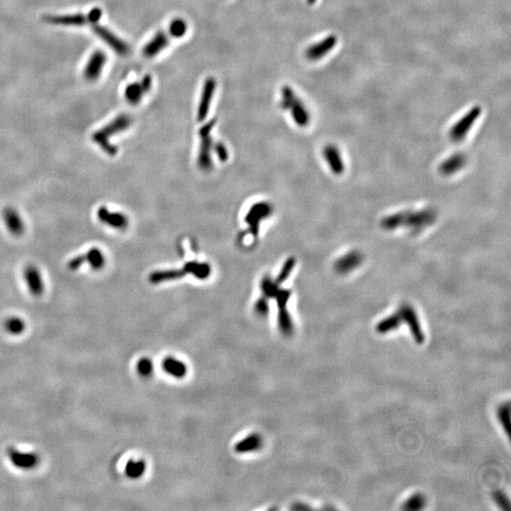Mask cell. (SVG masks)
Returning <instances> with one entry per match:
<instances>
[{
	"mask_svg": "<svg viewBox=\"0 0 511 511\" xmlns=\"http://www.w3.org/2000/svg\"><path fill=\"white\" fill-rule=\"evenodd\" d=\"M132 118L127 114H120L109 122L104 127L101 128L92 135L94 143L102 150L109 156H115L118 153V148L110 142L112 137L127 130L132 124Z\"/></svg>",
	"mask_w": 511,
	"mask_h": 511,
	"instance_id": "obj_1",
	"label": "cell"
},
{
	"mask_svg": "<svg viewBox=\"0 0 511 511\" xmlns=\"http://www.w3.org/2000/svg\"><path fill=\"white\" fill-rule=\"evenodd\" d=\"M436 219L432 210H422L417 212L397 213L383 219L382 225L385 229H395L400 226H406L414 230H419L428 224H432Z\"/></svg>",
	"mask_w": 511,
	"mask_h": 511,
	"instance_id": "obj_2",
	"label": "cell"
},
{
	"mask_svg": "<svg viewBox=\"0 0 511 511\" xmlns=\"http://www.w3.org/2000/svg\"><path fill=\"white\" fill-rule=\"evenodd\" d=\"M280 105L283 110L291 112L295 122L300 127H305L309 124V114L301 100H299L295 91L288 85L281 88Z\"/></svg>",
	"mask_w": 511,
	"mask_h": 511,
	"instance_id": "obj_3",
	"label": "cell"
},
{
	"mask_svg": "<svg viewBox=\"0 0 511 511\" xmlns=\"http://www.w3.org/2000/svg\"><path fill=\"white\" fill-rule=\"evenodd\" d=\"M102 15V11L100 8H93L88 13H74V14H60V15H45L43 20L51 25L57 26H84L86 24H97Z\"/></svg>",
	"mask_w": 511,
	"mask_h": 511,
	"instance_id": "obj_4",
	"label": "cell"
},
{
	"mask_svg": "<svg viewBox=\"0 0 511 511\" xmlns=\"http://www.w3.org/2000/svg\"><path fill=\"white\" fill-rule=\"evenodd\" d=\"M217 122L216 118H212L207 123L203 125L199 130L200 136V149L198 153V166L203 170H210L212 168V137L211 131Z\"/></svg>",
	"mask_w": 511,
	"mask_h": 511,
	"instance_id": "obj_5",
	"label": "cell"
},
{
	"mask_svg": "<svg viewBox=\"0 0 511 511\" xmlns=\"http://www.w3.org/2000/svg\"><path fill=\"white\" fill-rule=\"evenodd\" d=\"M292 292L286 289H278L274 298L278 306V325L282 333L290 335L293 332V323L287 309V304Z\"/></svg>",
	"mask_w": 511,
	"mask_h": 511,
	"instance_id": "obj_6",
	"label": "cell"
},
{
	"mask_svg": "<svg viewBox=\"0 0 511 511\" xmlns=\"http://www.w3.org/2000/svg\"><path fill=\"white\" fill-rule=\"evenodd\" d=\"M273 207L270 204L266 202L256 203L251 206L249 211L245 216V222L249 225V230L254 237L258 234L259 223L270 217L272 214Z\"/></svg>",
	"mask_w": 511,
	"mask_h": 511,
	"instance_id": "obj_7",
	"label": "cell"
},
{
	"mask_svg": "<svg viewBox=\"0 0 511 511\" xmlns=\"http://www.w3.org/2000/svg\"><path fill=\"white\" fill-rule=\"evenodd\" d=\"M7 456L13 467L23 470H31L38 467L41 461L36 453L21 452L13 447L8 448Z\"/></svg>",
	"mask_w": 511,
	"mask_h": 511,
	"instance_id": "obj_8",
	"label": "cell"
},
{
	"mask_svg": "<svg viewBox=\"0 0 511 511\" xmlns=\"http://www.w3.org/2000/svg\"><path fill=\"white\" fill-rule=\"evenodd\" d=\"M92 30L96 33L97 36L105 43L107 46H109L116 53L125 56L130 52V47L127 43L120 39L114 32L108 30L104 26L94 24Z\"/></svg>",
	"mask_w": 511,
	"mask_h": 511,
	"instance_id": "obj_9",
	"label": "cell"
},
{
	"mask_svg": "<svg viewBox=\"0 0 511 511\" xmlns=\"http://www.w3.org/2000/svg\"><path fill=\"white\" fill-rule=\"evenodd\" d=\"M481 113L482 109L479 106L471 108L467 115L462 117L450 130V138L454 141H461L466 137L469 129L472 127L473 123L476 121Z\"/></svg>",
	"mask_w": 511,
	"mask_h": 511,
	"instance_id": "obj_10",
	"label": "cell"
},
{
	"mask_svg": "<svg viewBox=\"0 0 511 511\" xmlns=\"http://www.w3.org/2000/svg\"><path fill=\"white\" fill-rule=\"evenodd\" d=\"M152 84H153V81H152L151 75H145L142 78L141 82L133 83V84L127 85L125 92H124V96H125L126 101L131 105L139 104L143 96L146 93L150 92V90L152 88Z\"/></svg>",
	"mask_w": 511,
	"mask_h": 511,
	"instance_id": "obj_11",
	"label": "cell"
},
{
	"mask_svg": "<svg viewBox=\"0 0 511 511\" xmlns=\"http://www.w3.org/2000/svg\"><path fill=\"white\" fill-rule=\"evenodd\" d=\"M399 313L401 314L403 321H405V323L408 325L415 343L421 345L425 340V336L419 324L415 309L409 305H403L399 310Z\"/></svg>",
	"mask_w": 511,
	"mask_h": 511,
	"instance_id": "obj_12",
	"label": "cell"
},
{
	"mask_svg": "<svg viewBox=\"0 0 511 511\" xmlns=\"http://www.w3.org/2000/svg\"><path fill=\"white\" fill-rule=\"evenodd\" d=\"M97 217L102 224L117 230H124L129 225V220L126 215L117 211H111L106 206H101L98 209Z\"/></svg>",
	"mask_w": 511,
	"mask_h": 511,
	"instance_id": "obj_13",
	"label": "cell"
},
{
	"mask_svg": "<svg viewBox=\"0 0 511 511\" xmlns=\"http://www.w3.org/2000/svg\"><path fill=\"white\" fill-rule=\"evenodd\" d=\"M2 218L10 234L14 237H21L25 234L26 225L24 220L14 207L7 206L2 211Z\"/></svg>",
	"mask_w": 511,
	"mask_h": 511,
	"instance_id": "obj_14",
	"label": "cell"
},
{
	"mask_svg": "<svg viewBox=\"0 0 511 511\" xmlns=\"http://www.w3.org/2000/svg\"><path fill=\"white\" fill-rule=\"evenodd\" d=\"M24 279L33 297L39 298L42 296L45 291V283L38 267L33 264H29L24 269Z\"/></svg>",
	"mask_w": 511,
	"mask_h": 511,
	"instance_id": "obj_15",
	"label": "cell"
},
{
	"mask_svg": "<svg viewBox=\"0 0 511 511\" xmlns=\"http://www.w3.org/2000/svg\"><path fill=\"white\" fill-rule=\"evenodd\" d=\"M107 56L102 51H97L91 55L84 70L85 80L89 82L97 81L104 68L106 64Z\"/></svg>",
	"mask_w": 511,
	"mask_h": 511,
	"instance_id": "obj_16",
	"label": "cell"
},
{
	"mask_svg": "<svg viewBox=\"0 0 511 511\" xmlns=\"http://www.w3.org/2000/svg\"><path fill=\"white\" fill-rule=\"evenodd\" d=\"M216 85H217V83L212 77L207 78L204 84L201 100H200L198 111H197V119L200 122L204 120L205 117H207V115H208L213 94L216 89Z\"/></svg>",
	"mask_w": 511,
	"mask_h": 511,
	"instance_id": "obj_17",
	"label": "cell"
},
{
	"mask_svg": "<svg viewBox=\"0 0 511 511\" xmlns=\"http://www.w3.org/2000/svg\"><path fill=\"white\" fill-rule=\"evenodd\" d=\"M337 43V37L335 35H329L322 41L313 44L309 47L305 52V56L310 61H317L323 58L326 54L335 47Z\"/></svg>",
	"mask_w": 511,
	"mask_h": 511,
	"instance_id": "obj_18",
	"label": "cell"
},
{
	"mask_svg": "<svg viewBox=\"0 0 511 511\" xmlns=\"http://www.w3.org/2000/svg\"><path fill=\"white\" fill-rule=\"evenodd\" d=\"M169 37L167 33L158 32L147 43L143 49V55L146 58H153L163 51L169 46Z\"/></svg>",
	"mask_w": 511,
	"mask_h": 511,
	"instance_id": "obj_19",
	"label": "cell"
},
{
	"mask_svg": "<svg viewBox=\"0 0 511 511\" xmlns=\"http://www.w3.org/2000/svg\"><path fill=\"white\" fill-rule=\"evenodd\" d=\"M362 260V255L357 251H353L340 257L335 262L334 268L340 274H347L359 266Z\"/></svg>",
	"mask_w": 511,
	"mask_h": 511,
	"instance_id": "obj_20",
	"label": "cell"
},
{
	"mask_svg": "<svg viewBox=\"0 0 511 511\" xmlns=\"http://www.w3.org/2000/svg\"><path fill=\"white\" fill-rule=\"evenodd\" d=\"M324 157L327 160L330 170L334 174H342L345 170V166L341 157L340 152L335 146L328 145L323 151Z\"/></svg>",
	"mask_w": 511,
	"mask_h": 511,
	"instance_id": "obj_21",
	"label": "cell"
},
{
	"mask_svg": "<svg viewBox=\"0 0 511 511\" xmlns=\"http://www.w3.org/2000/svg\"><path fill=\"white\" fill-rule=\"evenodd\" d=\"M83 260H84V264L87 263L93 271H96V272L101 271L103 267L105 266V263H106L105 256L103 254V252L98 247L90 248L87 252H85V254L83 255Z\"/></svg>",
	"mask_w": 511,
	"mask_h": 511,
	"instance_id": "obj_22",
	"label": "cell"
},
{
	"mask_svg": "<svg viewBox=\"0 0 511 511\" xmlns=\"http://www.w3.org/2000/svg\"><path fill=\"white\" fill-rule=\"evenodd\" d=\"M162 367L165 370V372L177 379L184 378L188 371L187 365L173 357H167L162 362Z\"/></svg>",
	"mask_w": 511,
	"mask_h": 511,
	"instance_id": "obj_23",
	"label": "cell"
},
{
	"mask_svg": "<svg viewBox=\"0 0 511 511\" xmlns=\"http://www.w3.org/2000/svg\"><path fill=\"white\" fill-rule=\"evenodd\" d=\"M183 268L187 275H192L193 277L201 280L206 279L211 274V267L205 262L190 261L186 263Z\"/></svg>",
	"mask_w": 511,
	"mask_h": 511,
	"instance_id": "obj_24",
	"label": "cell"
},
{
	"mask_svg": "<svg viewBox=\"0 0 511 511\" xmlns=\"http://www.w3.org/2000/svg\"><path fill=\"white\" fill-rule=\"evenodd\" d=\"M187 275L184 268L180 270H163V271H155L153 272L150 275L149 280L153 284H158L161 282L170 281V280H175L178 278H182Z\"/></svg>",
	"mask_w": 511,
	"mask_h": 511,
	"instance_id": "obj_25",
	"label": "cell"
},
{
	"mask_svg": "<svg viewBox=\"0 0 511 511\" xmlns=\"http://www.w3.org/2000/svg\"><path fill=\"white\" fill-rule=\"evenodd\" d=\"M465 164H466L465 155L462 153H457V154H454L453 156H450L447 160H445L441 164L439 170L441 173H443L445 175H450V174L457 172L461 168H463Z\"/></svg>",
	"mask_w": 511,
	"mask_h": 511,
	"instance_id": "obj_26",
	"label": "cell"
},
{
	"mask_svg": "<svg viewBox=\"0 0 511 511\" xmlns=\"http://www.w3.org/2000/svg\"><path fill=\"white\" fill-rule=\"evenodd\" d=\"M261 446V437L257 434H252L243 440L238 442L235 446V451L239 454L252 453L258 450Z\"/></svg>",
	"mask_w": 511,
	"mask_h": 511,
	"instance_id": "obj_27",
	"label": "cell"
},
{
	"mask_svg": "<svg viewBox=\"0 0 511 511\" xmlns=\"http://www.w3.org/2000/svg\"><path fill=\"white\" fill-rule=\"evenodd\" d=\"M403 323V319L399 312L387 316L386 318L380 321L376 327V330L380 334H385L398 329Z\"/></svg>",
	"mask_w": 511,
	"mask_h": 511,
	"instance_id": "obj_28",
	"label": "cell"
},
{
	"mask_svg": "<svg viewBox=\"0 0 511 511\" xmlns=\"http://www.w3.org/2000/svg\"><path fill=\"white\" fill-rule=\"evenodd\" d=\"M146 470V464L142 460H130L125 466V474L130 479H138Z\"/></svg>",
	"mask_w": 511,
	"mask_h": 511,
	"instance_id": "obj_29",
	"label": "cell"
},
{
	"mask_svg": "<svg viewBox=\"0 0 511 511\" xmlns=\"http://www.w3.org/2000/svg\"><path fill=\"white\" fill-rule=\"evenodd\" d=\"M26 322L18 316H11L5 321L4 328L11 335H20L26 330Z\"/></svg>",
	"mask_w": 511,
	"mask_h": 511,
	"instance_id": "obj_30",
	"label": "cell"
},
{
	"mask_svg": "<svg viewBox=\"0 0 511 511\" xmlns=\"http://www.w3.org/2000/svg\"><path fill=\"white\" fill-rule=\"evenodd\" d=\"M497 415H498L499 421H500L502 426L504 427L507 435L510 436L511 427V405H510V403H506V404L501 405L500 407L498 408Z\"/></svg>",
	"mask_w": 511,
	"mask_h": 511,
	"instance_id": "obj_31",
	"label": "cell"
},
{
	"mask_svg": "<svg viewBox=\"0 0 511 511\" xmlns=\"http://www.w3.org/2000/svg\"><path fill=\"white\" fill-rule=\"evenodd\" d=\"M188 31V25L182 18H175L170 22L169 34L173 38H181Z\"/></svg>",
	"mask_w": 511,
	"mask_h": 511,
	"instance_id": "obj_32",
	"label": "cell"
},
{
	"mask_svg": "<svg viewBox=\"0 0 511 511\" xmlns=\"http://www.w3.org/2000/svg\"><path fill=\"white\" fill-rule=\"evenodd\" d=\"M426 505L425 497L422 494L416 493L406 501L403 507L405 511H419L422 510Z\"/></svg>",
	"mask_w": 511,
	"mask_h": 511,
	"instance_id": "obj_33",
	"label": "cell"
},
{
	"mask_svg": "<svg viewBox=\"0 0 511 511\" xmlns=\"http://www.w3.org/2000/svg\"><path fill=\"white\" fill-rule=\"evenodd\" d=\"M278 286L279 285H277L276 281H273L270 277H263L260 283V289L263 297L265 298H274L279 288Z\"/></svg>",
	"mask_w": 511,
	"mask_h": 511,
	"instance_id": "obj_34",
	"label": "cell"
},
{
	"mask_svg": "<svg viewBox=\"0 0 511 511\" xmlns=\"http://www.w3.org/2000/svg\"><path fill=\"white\" fill-rule=\"evenodd\" d=\"M295 266H296V258L295 257L288 258L287 260L285 261V263L283 264V266L281 268L277 279H276V283L277 285H280L282 282H284L287 279L290 274L292 273V271L294 270Z\"/></svg>",
	"mask_w": 511,
	"mask_h": 511,
	"instance_id": "obj_35",
	"label": "cell"
},
{
	"mask_svg": "<svg viewBox=\"0 0 511 511\" xmlns=\"http://www.w3.org/2000/svg\"><path fill=\"white\" fill-rule=\"evenodd\" d=\"M153 370V362L149 358H141L139 359V362L137 363V371L139 373V376L147 378L151 376Z\"/></svg>",
	"mask_w": 511,
	"mask_h": 511,
	"instance_id": "obj_36",
	"label": "cell"
},
{
	"mask_svg": "<svg viewBox=\"0 0 511 511\" xmlns=\"http://www.w3.org/2000/svg\"><path fill=\"white\" fill-rule=\"evenodd\" d=\"M492 498H493L494 502L500 507L502 510L507 511H511L510 500H509V498L507 497V495L503 491H501V490L494 491L493 494H492Z\"/></svg>",
	"mask_w": 511,
	"mask_h": 511,
	"instance_id": "obj_37",
	"label": "cell"
},
{
	"mask_svg": "<svg viewBox=\"0 0 511 511\" xmlns=\"http://www.w3.org/2000/svg\"><path fill=\"white\" fill-rule=\"evenodd\" d=\"M268 299L263 298H259L257 302L256 303L255 309L257 314L259 315H266L269 311V305H268Z\"/></svg>",
	"mask_w": 511,
	"mask_h": 511,
	"instance_id": "obj_38",
	"label": "cell"
},
{
	"mask_svg": "<svg viewBox=\"0 0 511 511\" xmlns=\"http://www.w3.org/2000/svg\"><path fill=\"white\" fill-rule=\"evenodd\" d=\"M214 151L216 152L219 160H221L222 162H224L228 159V152H227L225 145L223 143H221V142L216 143L214 146Z\"/></svg>",
	"mask_w": 511,
	"mask_h": 511,
	"instance_id": "obj_39",
	"label": "cell"
},
{
	"mask_svg": "<svg viewBox=\"0 0 511 511\" xmlns=\"http://www.w3.org/2000/svg\"><path fill=\"white\" fill-rule=\"evenodd\" d=\"M307 1H308V3H309V5H312L313 3H315V1H316V0H307Z\"/></svg>",
	"mask_w": 511,
	"mask_h": 511,
	"instance_id": "obj_40",
	"label": "cell"
}]
</instances>
